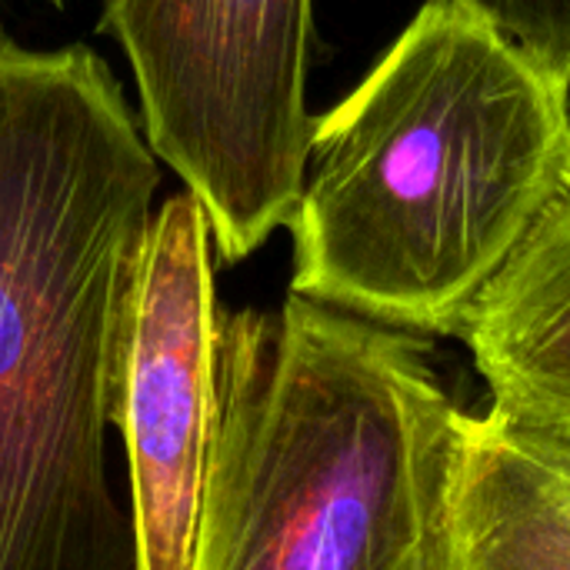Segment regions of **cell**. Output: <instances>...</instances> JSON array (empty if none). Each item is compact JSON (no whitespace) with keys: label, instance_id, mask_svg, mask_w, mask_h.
Wrapping results in <instances>:
<instances>
[{"label":"cell","instance_id":"cell-8","mask_svg":"<svg viewBox=\"0 0 570 570\" xmlns=\"http://www.w3.org/2000/svg\"><path fill=\"white\" fill-rule=\"evenodd\" d=\"M570 87V0H454Z\"/></svg>","mask_w":570,"mask_h":570},{"label":"cell","instance_id":"cell-3","mask_svg":"<svg viewBox=\"0 0 570 570\" xmlns=\"http://www.w3.org/2000/svg\"><path fill=\"white\" fill-rule=\"evenodd\" d=\"M454 417L417 334L297 294L227 314L190 570H448Z\"/></svg>","mask_w":570,"mask_h":570},{"label":"cell","instance_id":"cell-7","mask_svg":"<svg viewBox=\"0 0 570 570\" xmlns=\"http://www.w3.org/2000/svg\"><path fill=\"white\" fill-rule=\"evenodd\" d=\"M448 570H570V454L458 407Z\"/></svg>","mask_w":570,"mask_h":570},{"label":"cell","instance_id":"cell-9","mask_svg":"<svg viewBox=\"0 0 570 570\" xmlns=\"http://www.w3.org/2000/svg\"><path fill=\"white\" fill-rule=\"evenodd\" d=\"M53 3H60V0H53Z\"/></svg>","mask_w":570,"mask_h":570},{"label":"cell","instance_id":"cell-1","mask_svg":"<svg viewBox=\"0 0 570 570\" xmlns=\"http://www.w3.org/2000/svg\"><path fill=\"white\" fill-rule=\"evenodd\" d=\"M160 160L87 43L0 23V570H130L107 481Z\"/></svg>","mask_w":570,"mask_h":570},{"label":"cell","instance_id":"cell-6","mask_svg":"<svg viewBox=\"0 0 570 570\" xmlns=\"http://www.w3.org/2000/svg\"><path fill=\"white\" fill-rule=\"evenodd\" d=\"M458 337L511 428L570 454V180L481 287Z\"/></svg>","mask_w":570,"mask_h":570},{"label":"cell","instance_id":"cell-4","mask_svg":"<svg viewBox=\"0 0 570 570\" xmlns=\"http://www.w3.org/2000/svg\"><path fill=\"white\" fill-rule=\"evenodd\" d=\"M150 150L190 190L220 264L291 224L311 157L314 0H100Z\"/></svg>","mask_w":570,"mask_h":570},{"label":"cell","instance_id":"cell-2","mask_svg":"<svg viewBox=\"0 0 570 570\" xmlns=\"http://www.w3.org/2000/svg\"><path fill=\"white\" fill-rule=\"evenodd\" d=\"M570 180V87L454 0H428L314 117L287 224L291 294L404 334H454Z\"/></svg>","mask_w":570,"mask_h":570},{"label":"cell","instance_id":"cell-5","mask_svg":"<svg viewBox=\"0 0 570 570\" xmlns=\"http://www.w3.org/2000/svg\"><path fill=\"white\" fill-rule=\"evenodd\" d=\"M214 237L190 190L154 214L130 297L114 414L130 481V570H190L224 414Z\"/></svg>","mask_w":570,"mask_h":570}]
</instances>
